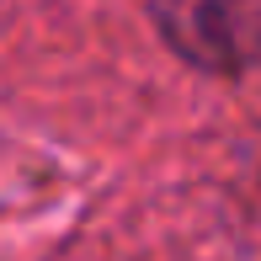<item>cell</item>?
<instances>
[{"instance_id":"1","label":"cell","mask_w":261,"mask_h":261,"mask_svg":"<svg viewBox=\"0 0 261 261\" xmlns=\"http://www.w3.org/2000/svg\"><path fill=\"white\" fill-rule=\"evenodd\" d=\"M155 21L176 54L213 75L261 59V0H155Z\"/></svg>"}]
</instances>
